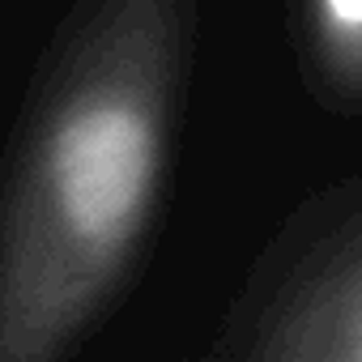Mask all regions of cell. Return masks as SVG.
I'll list each match as a JSON object with an SVG mask.
<instances>
[{"label":"cell","mask_w":362,"mask_h":362,"mask_svg":"<svg viewBox=\"0 0 362 362\" xmlns=\"http://www.w3.org/2000/svg\"><path fill=\"white\" fill-rule=\"evenodd\" d=\"M188 9L111 0L52 43L0 188V362H69L153 222Z\"/></svg>","instance_id":"cell-1"},{"label":"cell","mask_w":362,"mask_h":362,"mask_svg":"<svg viewBox=\"0 0 362 362\" xmlns=\"http://www.w3.org/2000/svg\"><path fill=\"white\" fill-rule=\"evenodd\" d=\"M243 362H362V230L286 294Z\"/></svg>","instance_id":"cell-2"},{"label":"cell","mask_w":362,"mask_h":362,"mask_svg":"<svg viewBox=\"0 0 362 362\" xmlns=\"http://www.w3.org/2000/svg\"><path fill=\"white\" fill-rule=\"evenodd\" d=\"M303 35L311 64L337 90L362 94V0H324L303 13Z\"/></svg>","instance_id":"cell-3"}]
</instances>
